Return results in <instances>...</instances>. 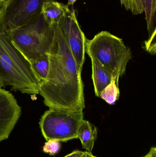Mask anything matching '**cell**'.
<instances>
[{"mask_svg":"<svg viewBox=\"0 0 156 157\" xmlns=\"http://www.w3.org/2000/svg\"><path fill=\"white\" fill-rule=\"evenodd\" d=\"M48 52L49 68L39 94L49 108L78 110L85 108L82 70L78 66L58 24Z\"/></svg>","mask_w":156,"mask_h":157,"instance_id":"6da1fadb","label":"cell"},{"mask_svg":"<svg viewBox=\"0 0 156 157\" xmlns=\"http://www.w3.org/2000/svg\"><path fill=\"white\" fill-rule=\"evenodd\" d=\"M40 85L30 62L6 33L0 32V88L9 86L12 90L37 95Z\"/></svg>","mask_w":156,"mask_h":157,"instance_id":"7a4b0ae2","label":"cell"},{"mask_svg":"<svg viewBox=\"0 0 156 157\" xmlns=\"http://www.w3.org/2000/svg\"><path fill=\"white\" fill-rule=\"evenodd\" d=\"M86 53L100 63L118 83L132 58L131 49L122 39L107 31L98 33L92 39H87Z\"/></svg>","mask_w":156,"mask_h":157,"instance_id":"3957f363","label":"cell"},{"mask_svg":"<svg viewBox=\"0 0 156 157\" xmlns=\"http://www.w3.org/2000/svg\"><path fill=\"white\" fill-rule=\"evenodd\" d=\"M54 26L48 25L41 13L27 25L6 34L30 62L48 54L54 36Z\"/></svg>","mask_w":156,"mask_h":157,"instance_id":"277c9868","label":"cell"},{"mask_svg":"<svg viewBox=\"0 0 156 157\" xmlns=\"http://www.w3.org/2000/svg\"><path fill=\"white\" fill-rule=\"evenodd\" d=\"M83 110L49 108L39 121L42 135L46 141L53 140L60 142L78 138V130L84 117Z\"/></svg>","mask_w":156,"mask_h":157,"instance_id":"5b68a950","label":"cell"},{"mask_svg":"<svg viewBox=\"0 0 156 157\" xmlns=\"http://www.w3.org/2000/svg\"><path fill=\"white\" fill-rule=\"evenodd\" d=\"M53 0H5L0 11V32L10 33L41 14L45 2Z\"/></svg>","mask_w":156,"mask_h":157,"instance_id":"8992f818","label":"cell"},{"mask_svg":"<svg viewBox=\"0 0 156 157\" xmlns=\"http://www.w3.org/2000/svg\"><path fill=\"white\" fill-rule=\"evenodd\" d=\"M57 24L78 66L82 70L87 38L80 27L75 10H70Z\"/></svg>","mask_w":156,"mask_h":157,"instance_id":"52a82bcc","label":"cell"},{"mask_svg":"<svg viewBox=\"0 0 156 157\" xmlns=\"http://www.w3.org/2000/svg\"><path fill=\"white\" fill-rule=\"evenodd\" d=\"M22 109L13 95L0 88V143L8 139L21 116Z\"/></svg>","mask_w":156,"mask_h":157,"instance_id":"ba28073f","label":"cell"},{"mask_svg":"<svg viewBox=\"0 0 156 157\" xmlns=\"http://www.w3.org/2000/svg\"><path fill=\"white\" fill-rule=\"evenodd\" d=\"M70 10L67 5L53 0L43 3L41 13L47 23L53 26L59 23Z\"/></svg>","mask_w":156,"mask_h":157,"instance_id":"9c48e42d","label":"cell"},{"mask_svg":"<svg viewBox=\"0 0 156 157\" xmlns=\"http://www.w3.org/2000/svg\"><path fill=\"white\" fill-rule=\"evenodd\" d=\"M92 79L95 95L100 98L104 89L113 80L111 75L98 62L91 59Z\"/></svg>","mask_w":156,"mask_h":157,"instance_id":"30bf717a","label":"cell"},{"mask_svg":"<svg viewBox=\"0 0 156 157\" xmlns=\"http://www.w3.org/2000/svg\"><path fill=\"white\" fill-rule=\"evenodd\" d=\"M97 135V128L89 121L83 120L78 132V138L81 142L82 148L88 152H92Z\"/></svg>","mask_w":156,"mask_h":157,"instance_id":"8fae6325","label":"cell"},{"mask_svg":"<svg viewBox=\"0 0 156 157\" xmlns=\"http://www.w3.org/2000/svg\"><path fill=\"white\" fill-rule=\"evenodd\" d=\"M149 37L156 33V0H142Z\"/></svg>","mask_w":156,"mask_h":157,"instance_id":"7c38bea8","label":"cell"},{"mask_svg":"<svg viewBox=\"0 0 156 157\" xmlns=\"http://www.w3.org/2000/svg\"><path fill=\"white\" fill-rule=\"evenodd\" d=\"M32 69L39 81L44 82L46 79L49 68V61L47 54L30 61Z\"/></svg>","mask_w":156,"mask_h":157,"instance_id":"4fadbf2b","label":"cell"},{"mask_svg":"<svg viewBox=\"0 0 156 157\" xmlns=\"http://www.w3.org/2000/svg\"><path fill=\"white\" fill-rule=\"evenodd\" d=\"M120 91L119 83L114 79L104 89L101 94L100 98L105 101L110 105H114L119 99Z\"/></svg>","mask_w":156,"mask_h":157,"instance_id":"5bb4252c","label":"cell"},{"mask_svg":"<svg viewBox=\"0 0 156 157\" xmlns=\"http://www.w3.org/2000/svg\"><path fill=\"white\" fill-rule=\"evenodd\" d=\"M120 2L127 11H131L135 15L144 12L142 0H120Z\"/></svg>","mask_w":156,"mask_h":157,"instance_id":"9a60e30c","label":"cell"},{"mask_svg":"<svg viewBox=\"0 0 156 157\" xmlns=\"http://www.w3.org/2000/svg\"><path fill=\"white\" fill-rule=\"evenodd\" d=\"M60 142L56 140L47 141L43 147V151L45 154L54 155L59 152L60 149Z\"/></svg>","mask_w":156,"mask_h":157,"instance_id":"2e32d148","label":"cell"},{"mask_svg":"<svg viewBox=\"0 0 156 157\" xmlns=\"http://www.w3.org/2000/svg\"><path fill=\"white\" fill-rule=\"evenodd\" d=\"M83 152H84L83 151L77 150V151H73L72 153L68 154L64 157H81L83 155Z\"/></svg>","mask_w":156,"mask_h":157,"instance_id":"e0dca14e","label":"cell"},{"mask_svg":"<svg viewBox=\"0 0 156 157\" xmlns=\"http://www.w3.org/2000/svg\"><path fill=\"white\" fill-rule=\"evenodd\" d=\"M142 157H156V147H152L150 148L149 152L145 155Z\"/></svg>","mask_w":156,"mask_h":157,"instance_id":"ac0fdd59","label":"cell"},{"mask_svg":"<svg viewBox=\"0 0 156 157\" xmlns=\"http://www.w3.org/2000/svg\"><path fill=\"white\" fill-rule=\"evenodd\" d=\"M81 157H97L93 155L92 154L91 152H88V151H85L83 152V155Z\"/></svg>","mask_w":156,"mask_h":157,"instance_id":"d6986e66","label":"cell"},{"mask_svg":"<svg viewBox=\"0 0 156 157\" xmlns=\"http://www.w3.org/2000/svg\"><path fill=\"white\" fill-rule=\"evenodd\" d=\"M5 1V0H0V11H1V9H2V7Z\"/></svg>","mask_w":156,"mask_h":157,"instance_id":"ffe728a7","label":"cell"}]
</instances>
